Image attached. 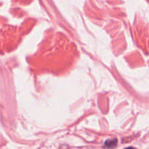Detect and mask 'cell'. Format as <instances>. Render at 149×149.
Listing matches in <instances>:
<instances>
[{
    "mask_svg": "<svg viewBox=\"0 0 149 149\" xmlns=\"http://www.w3.org/2000/svg\"><path fill=\"white\" fill-rule=\"evenodd\" d=\"M117 145V140L116 139H112V140H108L105 143V148L107 149H112L114 148Z\"/></svg>",
    "mask_w": 149,
    "mask_h": 149,
    "instance_id": "6da1fadb",
    "label": "cell"
},
{
    "mask_svg": "<svg viewBox=\"0 0 149 149\" xmlns=\"http://www.w3.org/2000/svg\"><path fill=\"white\" fill-rule=\"evenodd\" d=\"M125 149H135V148H132V147H129V148H125Z\"/></svg>",
    "mask_w": 149,
    "mask_h": 149,
    "instance_id": "7a4b0ae2",
    "label": "cell"
}]
</instances>
